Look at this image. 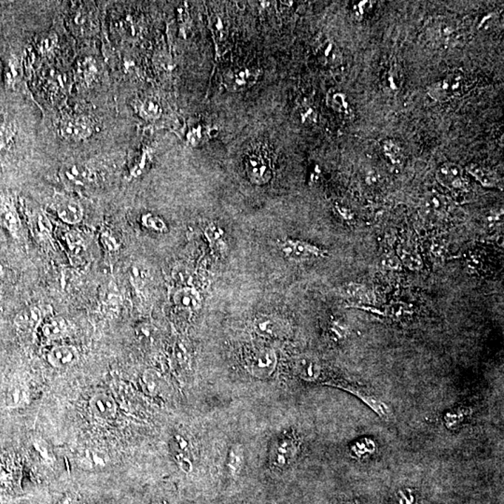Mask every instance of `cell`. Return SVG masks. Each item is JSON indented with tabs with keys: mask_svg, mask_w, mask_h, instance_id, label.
<instances>
[{
	"mask_svg": "<svg viewBox=\"0 0 504 504\" xmlns=\"http://www.w3.org/2000/svg\"><path fill=\"white\" fill-rule=\"evenodd\" d=\"M244 167L247 178L252 183L264 185L271 181V160L263 150H253L247 153L245 156Z\"/></svg>",
	"mask_w": 504,
	"mask_h": 504,
	"instance_id": "3957f363",
	"label": "cell"
},
{
	"mask_svg": "<svg viewBox=\"0 0 504 504\" xmlns=\"http://www.w3.org/2000/svg\"><path fill=\"white\" fill-rule=\"evenodd\" d=\"M92 121L85 116H70L63 119L59 127L60 135L68 141H79L92 135Z\"/></svg>",
	"mask_w": 504,
	"mask_h": 504,
	"instance_id": "52a82bcc",
	"label": "cell"
},
{
	"mask_svg": "<svg viewBox=\"0 0 504 504\" xmlns=\"http://www.w3.org/2000/svg\"><path fill=\"white\" fill-rule=\"evenodd\" d=\"M47 311L38 306L30 307L22 310L16 316L14 323L20 331L25 332H36Z\"/></svg>",
	"mask_w": 504,
	"mask_h": 504,
	"instance_id": "9a60e30c",
	"label": "cell"
},
{
	"mask_svg": "<svg viewBox=\"0 0 504 504\" xmlns=\"http://www.w3.org/2000/svg\"><path fill=\"white\" fill-rule=\"evenodd\" d=\"M31 392L30 386L22 381L15 380L8 386L5 392V406L8 409H20L30 404Z\"/></svg>",
	"mask_w": 504,
	"mask_h": 504,
	"instance_id": "5bb4252c",
	"label": "cell"
},
{
	"mask_svg": "<svg viewBox=\"0 0 504 504\" xmlns=\"http://www.w3.org/2000/svg\"><path fill=\"white\" fill-rule=\"evenodd\" d=\"M70 325L65 318H51L42 324L41 332L48 341H57L65 337Z\"/></svg>",
	"mask_w": 504,
	"mask_h": 504,
	"instance_id": "ffe728a7",
	"label": "cell"
},
{
	"mask_svg": "<svg viewBox=\"0 0 504 504\" xmlns=\"http://www.w3.org/2000/svg\"><path fill=\"white\" fill-rule=\"evenodd\" d=\"M14 135L15 129L13 124L4 117L0 116V155L11 144Z\"/></svg>",
	"mask_w": 504,
	"mask_h": 504,
	"instance_id": "f1b7e54d",
	"label": "cell"
},
{
	"mask_svg": "<svg viewBox=\"0 0 504 504\" xmlns=\"http://www.w3.org/2000/svg\"><path fill=\"white\" fill-rule=\"evenodd\" d=\"M437 179L441 185L450 190H466L468 188V179L463 168L450 162L438 168Z\"/></svg>",
	"mask_w": 504,
	"mask_h": 504,
	"instance_id": "30bf717a",
	"label": "cell"
},
{
	"mask_svg": "<svg viewBox=\"0 0 504 504\" xmlns=\"http://www.w3.org/2000/svg\"><path fill=\"white\" fill-rule=\"evenodd\" d=\"M128 277H129L131 284L136 290H141L146 284L148 272L142 264L135 263L131 264L129 270H128Z\"/></svg>",
	"mask_w": 504,
	"mask_h": 504,
	"instance_id": "4316f807",
	"label": "cell"
},
{
	"mask_svg": "<svg viewBox=\"0 0 504 504\" xmlns=\"http://www.w3.org/2000/svg\"><path fill=\"white\" fill-rule=\"evenodd\" d=\"M141 223L143 226L149 228L150 230L156 231V232L163 233L167 230V226L164 221L157 216L152 214V213H147V214L142 216Z\"/></svg>",
	"mask_w": 504,
	"mask_h": 504,
	"instance_id": "4dcf8cb0",
	"label": "cell"
},
{
	"mask_svg": "<svg viewBox=\"0 0 504 504\" xmlns=\"http://www.w3.org/2000/svg\"><path fill=\"white\" fill-rule=\"evenodd\" d=\"M299 451L297 438L292 434H281L273 444L270 463L276 468H285L295 460Z\"/></svg>",
	"mask_w": 504,
	"mask_h": 504,
	"instance_id": "277c9868",
	"label": "cell"
},
{
	"mask_svg": "<svg viewBox=\"0 0 504 504\" xmlns=\"http://www.w3.org/2000/svg\"><path fill=\"white\" fill-rule=\"evenodd\" d=\"M79 70L84 82H90L93 81L96 74L95 62H93L92 59L85 60L84 62L79 64Z\"/></svg>",
	"mask_w": 504,
	"mask_h": 504,
	"instance_id": "836d02e7",
	"label": "cell"
},
{
	"mask_svg": "<svg viewBox=\"0 0 504 504\" xmlns=\"http://www.w3.org/2000/svg\"><path fill=\"white\" fill-rule=\"evenodd\" d=\"M138 112L142 118L146 119H156L160 117L162 109L160 105L153 99H146L139 104Z\"/></svg>",
	"mask_w": 504,
	"mask_h": 504,
	"instance_id": "f546056e",
	"label": "cell"
},
{
	"mask_svg": "<svg viewBox=\"0 0 504 504\" xmlns=\"http://www.w3.org/2000/svg\"><path fill=\"white\" fill-rule=\"evenodd\" d=\"M335 209L337 210L339 215H340L341 217L344 219V220H346V221H352L353 220V213H352L351 210H350L349 209H347V207H344V206H340V205H336Z\"/></svg>",
	"mask_w": 504,
	"mask_h": 504,
	"instance_id": "60d3db41",
	"label": "cell"
},
{
	"mask_svg": "<svg viewBox=\"0 0 504 504\" xmlns=\"http://www.w3.org/2000/svg\"><path fill=\"white\" fill-rule=\"evenodd\" d=\"M254 330L259 335L277 339L283 334L284 327L275 316L261 315L254 321Z\"/></svg>",
	"mask_w": 504,
	"mask_h": 504,
	"instance_id": "e0dca14e",
	"label": "cell"
},
{
	"mask_svg": "<svg viewBox=\"0 0 504 504\" xmlns=\"http://www.w3.org/2000/svg\"><path fill=\"white\" fill-rule=\"evenodd\" d=\"M174 302L182 309H193L200 306L201 299L196 290L190 287H183L176 290L174 295Z\"/></svg>",
	"mask_w": 504,
	"mask_h": 504,
	"instance_id": "cb8c5ba5",
	"label": "cell"
},
{
	"mask_svg": "<svg viewBox=\"0 0 504 504\" xmlns=\"http://www.w3.org/2000/svg\"><path fill=\"white\" fill-rule=\"evenodd\" d=\"M426 202L427 207H428L432 212L437 213V214L443 213L446 209V200L442 195L432 193L431 195L427 198Z\"/></svg>",
	"mask_w": 504,
	"mask_h": 504,
	"instance_id": "d6a6232c",
	"label": "cell"
},
{
	"mask_svg": "<svg viewBox=\"0 0 504 504\" xmlns=\"http://www.w3.org/2000/svg\"><path fill=\"white\" fill-rule=\"evenodd\" d=\"M383 152L393 164H398L401 159V150L396 142L387 139L382 144Z\"/></svg>",
	"mask_w": 504,
	"mask_h": 504,
	"instance_id": "1f68e13d",
	"label": "cell"
},
{
	"mask_svg": "<svg viewBox=\"0 0 504 504\" xmlns=\"http://www.w3.org/2000/svg\"><path fill=\"white\" fill-rule=\"evenodd\" d=\"M260 70L249 67L228 68L224 73L223 84L229 92H242L255 84Z\"/></svg>",
	"mask_w": 504,
	"mask_h": 504,
	"instance_id": "5b68a950",
	"label": "cell"
},
{
	"mask_svg": "<svg viewBox=\"0 0 504 504\" xmlns=\"http://www.w3.org/2000/svg\"><path fill=\"white\" fill-rule=\"evenodd\" d=\"M206 236L209 239L210 243L218 244L223 238L224 232L221 228L216 226L214 224H209L206 229Z\"/></svg>",
	"mask_w": 504,
	"mask_h": 504,
	"instance_id": "e575fe53",
	"label": "cell"
},
{
	"mask_svg": "<svg viewBox=\"0 0 504 504\" xmlns=\"http://www.w3.org/2000/svg\"><path fill=\"white\" fill-rule=\"evenodd\" d=\"M315 53L318 61L327 67H337L342 63V53L334 41L328 38L317 41Z\"/></svg>",
	"mask_w": 504,
	"mask_h": 504,
	"instance_id": "2e32d148",
	"label": "cell"
},
{
	"mask_svg": "<svg viewBox=\"0 0 504 504\" xmlns=\"http://www.w3.org/2000/svg\"><path fill=\"white\" fill-rule=\"evenodd\" d=\"M296 374L302 380L306 381H316L321 374V363L315 358L304 356L299 358L295 364Z\"/></svg>",
	"mask_w": 504,
	"mask_h": 504,
	"instance_id": "d6986e66",
	"label": "cell"
},
{
	"mask_svg": "<svg viewBox=\"0 0 504 504\" xmlns=\"http://www.w3.org/2000/svg\"><path fill=\"white\" fill-rule=\"evenodd\" d=\"M79 465L86 470L103 468L106 466V460L101 451L86 448L78 455Z\"/></svg>",
	"mask_w": 504,
	"mask_h": 504,
	"instance_id": "d4e9b609",
	"label": "cell"
},
{
	"mask_svg": "<svg viewBox=\"0 0 504 504\" xmlns=\"http://www.w3.org/2000/svg\"><path fill=\"white\" fill-rule=\"evenodd\" d=\"M143 380L145 384H146L148 391L150 392H155L156 391L158 383L157 373L153 371V370L145 372Z\"/></svg>",
	"mask_w": 504,
	"mask_h": 504,
	"instance_id": "d590c367",
	"label": "cell"
},
{
	"mask_svg": "<svg viewBox=\"0 0 504 504\" xmlns=\"http://www.w3.org/2000/svg\"><path fill=\"white\" fill-rule=\"evenodd\" d=\"M372 2L369 1H358L356 2V4L353 5V11H354L356 16H363L366 11H368V8L371 6Z\"/></svg>",
	"mask_w": 504,
	"mask_h": 504,
	"instance_id": "74e56055",
	"label": "cell"
},
{
	"mask_svg": "<svg viewBox=\"0 0 504 504\" xmlns=\"http://www.w3.org/2000/svg\"><path fill=\"white\" fill-rule=\"evenodd\" d=\"M465 79L458 74H451L435 82L429 89V96L434 101L446 102L463 95Z\"/></svg>",
	"mask_w": 504,
	"mask_h": 504,
	"instance_id": "8992f818",
	"label": "cell"
},
{
	"mask_svg": "<svg viewBox=\"0 0 504 504\" xmlns=\"http://www.w3.org/2000/svg\"><path fill=\"white\" fill-rule=\"evenodd\" d=\"M339 293L343 297L355 299L361 303L370 304L373 302L372 293L366 286L357 283H349L342 286L339 289Z\"/></svg>",
	"mask_w": 504,
	"mask_h": 504,
	"instance_id": "603a6c76",
	"label": "cell"
},
{
	"mask_svg": "<svg viewBox=\"0 0 504 504\" xmlns=\"http://www.w3.org/2000/svg\"><path fill=\"white\" fill-rule=\"evenodd\" d=\"M78 349L70 344H57L47 353L48 363L53 368L65 369L75 366L79 361Z\"/></svg>",
	"mask_w": 504,
	"mask_h": 504,
	"instance_id": "8fae6325",
	"label": "cell"
},
{
	"mask_svg": "<svg viewBox=\"0 0 504 504\" xmlns=\"http://www.w3.org/2000/svg\"><path fill=\"white\" fill-rule=\"evenodd\" d=\"M243 363L245 369L259 380H266L271 377L277 366V356L269 347H252L244 351Z\"/></svg>",
	"mask_w": 504,
	"mask_h": 504,
	"instance_id": "7a4b0ae2",
	"label": "cell"
},
{
	"mask_svg": "<svg viewBox=\"0 0 504 504\" xmlns=\"http://www.w3.org/2000/svg\"><path fill=\"white\" fill-rule=\"evenodd\" d=\"M57 215L63 221L68 224L81 223L84 219V209L82 205L72 198L60 196L55 201Z\"/></svg>",
	"mask_w": 504,
	"mask_h": 504,
	"instance_id": "4fadbf2b",
	"label": "cell"
},
{
	"mask_svg": "<svg viewBox=\"0 0 504 504\" xmlns=\"http://www.w3.org/2000/svg\"><path fill=\"white\" fill-rule=\"evenodd\" d=\"M280 247L286 257L295 261H306L313 258L324 257L326 253L325 250H321L314 245L301 240H292V239L282 242Z\"/></svg>",
	"mask_w": 504,
	"mask_h": 504,
	"instance_id": "9c48e42d",
	"label": "cell"
},
{
	"mask_svg": "<svg viewBox=\"0 0 504 504\" xmlns=\"http://www.w3.org/2000/svg\"><path fill=\"white\" fill-rule=\"evenodd\" d=\"M89 409L93 417L102 422H110L118 414V404L110 393L98 392L90 398Z\"/></svg>",
	"mask_w": 504,
	"mask_h": 504,
	"instance_id": "ba28073f",
	"label": "cell"
},
{
	"mask_svg": "<svg viewBox=\"0 0 504 504\" xmlns=\"http://www.w3.org/2000/svg\"><path fill=\"white\" fill-rule=\"evenodd\" d=\"M31 443H32L33 448L35 449V451L38 453L39 457L42 458L45 463L50 466L55 464L56 457L53 455V450L44 438L41 437H34L31 440Z\"/></svg>",
	"mask_w": 504,
	"mask_h": 504,
	"instance_id": "484cf974",
	"label": "cell"
},
{
	"mask_svg": "<svg viewBox=\"0 0 504 504\" xmlns=\"http://www.w3.org/2000/svg\"><path fill=\"white\" fill-rule=\"evenodd\" d=\"M61 176L65 183L73 186H84L92 179L90 168L82 164H72L62 170Z\"/></svg>",
	"mask_w": 504,
	"mask_h": 504,
	"instance_id": "ac0fdd59",
	"label": "cell"
},
{
	"mask_svg": "<svg viewBox=\"0 0 504 504\" xmlns=\"http://www.w3.org/2000/svg\"><path fill=\"white\" fill-rule=\"evenodd\" d=\"M56 504H79V498L76 494L67 493L57 500Z\"/></svg>",
	"mask_w": 504,
	"mask_h": 504,
	"instance_id": "ab89813d",
	"label": "cell"
},
{
	"mask_svg": "<svg viewBox=\"0 0 504 504\" xmlns=\"http://www.w3.org/2000/svg\"><path fill=\"white\" fill-rule=\"evenodd\" d=\"M244 463V452L241 446H233L230 449L228 455L227 466L230 474L236 475L241 471L242 465Z\"/></svg>",
	"mask_w": 504,
	"mask_h": 504,
	"instance_id": "83f0119b",
	"label": "cell"
},
{
	"mask_svg": "<svg viewBox=\"0 0 504 504\" xmlns=\"http://www.w3.org/2000/svg\"><path fill=\"white\" fill-rule=\"evenodd\" d=\"M327 104L335 112L350 117L353 115L351 102L347 93L342 91L332 89L327 93Z\"/></svg>",
	"mask_w": 504,
	"mask_h": 504,
	"instance_id": "7402d4cb",
	"label": "cell"
},
{
	"mask_svg": "<svg viewBox=\"0 0 504 504\" xmlns=\"http://www.w3.org/2000/svg\"><path fill=\"white\" fill-rule=\"evenodd\" d=\"M399 497H400L401 504H418L417 497L412 489H404V491H399Z\"/></svg>",
	"mask_w": 504,
	"mask_h": 504,
	"instance_id": "8d00e7d4",
	"label": "cell"
},
{
	"mask_svg": "<svg viewBox=\"0 0 504 504\" xmlns=\"http://www.w3.org/2000/svg\"><path fill=\"white\" fill-rule=\"evenodd\" d=\"M331 331L338 338H343L347 335L346 327L343 324L339 323L338 321H334L332 323Z\"/></svg>",
	"mask_w": 504,
	"mask_h": 504,
	"instance_id": "f35d334b",
	"label": "cell"
},
{
	"mask_svg": "<svg viewBox=\"0 0 504 504\" xmlns=\"http://www.w3.org/2000/svg\"><path fill=\"white\" fill-rule=\"evenodd\" d=\"M22 466L11 451L0 452V500H8L22 494Z\"/></svg>",
	"mask_w": 504,
	"mask_h": 504,
	"instance_id": "6da1fadb",
	"label": "cell"
},
{
	"mask_svg": "<svg viewBox=\"0 0 504 504\" xmlns=\"http://www.w3.org/2000/svg\"><path fill=\"white\" fill-rule=\"evenodd\" d=\"M466 171L471 174L481 185L486 188H500V179L497 174L489 168L479 166V164H470L466 167Z\"/></svg>",
	"mask_w": 504,
	"mask_h": 504,
	"instance_id": "44dd1931",
	"label": "cell"
},
{
	"mask_svg": "<svg viewBox=\"0 0 504 504\" xmlns=\"http://www.w3.org/2000/svg\"><path fill=\"white\" fill-rule=\"evenodd\" d=\"M158 504H164V503H158Z\"/></svg>",
	"mask_w": 504,
	"mask_h": 504,
	"instance_id": "b9f144b4",
	"label": "cell"
},
{
	"mask_svg": "<svg viewBox=\"0 0 504 504\" xmlns=\"http://www.w3.org/2000/svg\"><path fill=\"white\" fill-rule=\"evenodd\" d=\"M0 225L13 238L18 236L21 221L11 196L5 195L0 198Z\"/></svg>",
	"mask_w": 504,
	"mask_h": 504,
	"instance_id": "7c38bea8",
	"label": "cell"
}]
</instances>
